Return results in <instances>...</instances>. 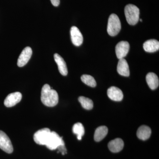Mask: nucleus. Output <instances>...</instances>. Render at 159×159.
Returning a JSON list of instances; mask_svg holds the SVG:
<instances>
[{
  "label": "nucleus",
  "instance_id": "9",
  "mask_svg": "<svg viewBox=\"0 0 159 159\" xmlns=\"http://www.w3.org/2000/svg\"><path fill=\"white\" fill-rule=\"evenodd\" d=\"M32 49L30 47L25 48L20 54L17 61V65L19 67H23L27 64L32 55Z\"/></svg>",
  "mask_w": 159,
  "mask_h": 159
},
{
  "label": "nucleus",
  "instance_id": "14",
  "mask_svg": "<svg viewBox=\"0 0 159 159\" xmlns=\"http://www.w3.org/2000/svg\"><path fill=\"white\" fill-rule=\"evenodd\" d=\"M123 140L119 138H117L110 141L108 144L109 149L113 152H118L121 151L124 147Z\"/></svg>",
  "mask_w": 159,
  "mask_h": 159
},
{
  "label": "nucleus",
  "instance_id": "4",
  "mask_svg": "<svg viewBox=\"0 0 159 159\" xmlns=\"http://www.w3.org/2000/svg\"><path fill=\"white\" fill-rule=\"evenodd\" d=\"M65 145L62 138L55 132H51L47 139L45 145L51 150L57 149L61 145Z\"/></svg>",
  "mask_w": 159,
  "mask_h": 159
},
{
  "label": "nucleus",
  "instance_id": "16",
  "mask_svg": "<svg viewBox=\"0 0 159 159\" xmlns=\"http://www.w3.org/2000/svg\"><path fill=\"white\" fill-rule=\"evenodd\" d=\"M151 134V129L147 125H143L140 126L137 132V137L141 140L145 141L149 139Z\"/></svg>",
  "mask_w": 159,
  "mask_h": 159
},
{
  "label": "nucleus",
  "instance_id": "1",
  "mask_svg": "<svg viewBox=\"0 0 159 159\" xmlns=\"http://www.w3.org/2000/svg\"><path fill=\"white\" fill-rule=\"evenodd\" d=\"M41 100L44 105L53 107L58 103V94L56 91L51 89L49 84H45L42 89Z\"/></svg>",
  "mask_w": 159,
  "mask_h": 159
},
{
  "label": "nucleus",
  "instance_id": "7",
  "mask_svg": "<svg viewBox=\"0 0 159 159\" xmlns=\"http://www.w3.org/2000/svg\"><path fill=\"white\" fill-rule=\"evenodd\" d=\"M22 95L20 92H15L8 95L4 101V104L6 107L14 106L21 101Z\"/></svg>",
  "mask_w": 159,
  "mask_h": 159
},
{
  "label": "nucleus",
  "instance_id": "15",
  "mask_svg": "<svg viewBox=\"0 0 159 159\" xmlns=\"http://www.w3.org/2000/svg\"><path fill=\"white\" fill-rule=\"evenodd\" d=\"M143 48L146 52L153 53L158 51L159 42L156 39H149L146 41L143 44Z\"/></svg>",
  "mask_w": 159,
  "mask_h": 159
},
{
  "label": "nucleus",
  "instance_id": "18",
  "mask_svg": "<svg viewBox=\"0 0 159 159\" xmlns=\"http://www.w3.org/2000/svg\"><path fill=\"white\" fill-rule=\"evenodd\" d=\"M108 133V128L106 126L98 127L94 134V140L97 142H100L104 139Z\"/></svg>",
  "mask_w": 159,
  "mask_h": 159
},
{
  "label": "nucleus",
  "instance_id": "11",
  "mask_svg": "<svg viewBox=\"0 0 159 159\" xmlns=\"http://www.w3.org/2000/svg\"><path fill=\"white\" fill-rule=\"evenodd\" d=\"M107 96L111 100L120 101L123 98V94L120 89L116 87H111L107 90Z\"/></svg>",
  "mask_w": 159,
  "mask_h": 159
},
{
  "label": "nucleus",
  "instance_id": "3",
  "mask_svg": "<svg viewBox=\"0 0 159 159\" xmlns=\"http://www.w3.org/2000/svg\"><path fill=\"white\" fill-rule=\"evenodd\" d=\"M121 29V24L117 15L111 14L108 19L107 33L111 36L116 35Z\"/></svg>",
  "mask_w": 159,
  "mask_h": 159
},
{
  "label": "nucleus",
  "instance_id": "22",
  "mask_svg": "<svg viewBox=\"0 0 159 159\" xmlns=\"http://www.w3.org/2000/svg\"><path fill=\"white\" fill-rule=\"evenodd\" d=\"M52 5L54 6H58L60 4V0H51Z\"/></svg>",
  "mask_w": 159,
  "mask_h": 159
},
{
  "label": "nucleus",
  "instance_id": "8",
  "mask_svg": "<svg viewBox=\"0 0 159 159\" xmlns=\"http://www.w3.org/2000/svg\"><path fill=\"white\" fill-rule=\"evenodd\" d=\"M129 50V44L126 41H121L116 47V54L118 59L124 58L128 54Z\"/></svg>",
  "mask_w": 159,
  "mask_h": 159
},
{
  "label": "nucleus",
  "instance_id": "20",
  "mask_svg": "<svg viewBox=\"0 0 159 159\" xmlns=\"http://www.w3.org/2000/svg\"><path fill=\"white\" fill-rule=\"evenodd\" d=\"M79 102L84 108L91 110L93 107V103L91 99L84 97H80L78 99Z\"/></svg>",
  "mask_w": 159,
  "mask_h": 159
},
{
  "label": "nucleus",
  "instance_id": "23",
  "mask_svg": "<svg viewBox=\"0 0 159 159\" xmlns=\"http://www.w3.org/2000/svg\"><path fill=\"white\" fill-rule=\"evenodd\" d=\"M140 21H141V22H142V19H140Z\"/></svg>",
  "mask_w": 159,
  "mask_h": 159
},
{
  "label": "nucleus",
  "instance_id": "17",
  "mask_svg": "<svg viewBox=\"0 0 159 159\" xmlns=\"http://www.w3.org/2000/svg\"><path fill=\"white\" fill-rule=\"evenodd\" d=\"M146 82L152 90H154L159 86V80L157 76L153 73H149L146 77Z\"/></svg>",
  "mask_w": 159,
  "mask_h": 159
},
{
  "label": "nucleus",
  "instance_id": "19",
  "mask_svg": "<svg viewBox=\"0 0 159 159\" xmlns=\"http://www.w3.org/2000/svg\"><path fill=\"white\" fill-rule=\"evenodd\" d=\"M73 133L77 135L78 140H81L84 134V129L81 123L77 122L75 123L73 127Z\"/></svg>",
  "mask_w": 159,
  "mask_h": 159
},
{
  "label": "nucleus",
  "instance_id": "2",
  "mask_svg": "<svg viewBox=\"0 0 159 159\" xmlns=\"http://www.w3.org/2000/svg\"><path fill=\"white\" fill-rule=\"evenodd\" d=\"M125 15L126 20L129 25H134L139 22L140 10L136 6L129 4L125 6Z\"/></svg>",
  "mask_w": 159,
  "mask_h": 159
},
{
  "label": "nucleus",
  "instance_id": "13",
  "mask_svg": "<svg viewBox=\"0 0 159 159\" xmlns=\"http://www.w3.org/2000/svg\"><path fill=\"white\" fill-rule=\"evenodd\" d=\"M54 58L58 66L60 73L63 76H66L68 74V69L64 60L59 54L57 53L54 54Z\"/></svg>",
  "mask_w": 159,
  "mask_h": 159
},
{
  "label": "nucleus",
  "instance_id": "5",
  "mask_svg": "<svg viewBox=\"0 0 159 159\" xmlns=\"http://www.w3.org/2000/svg\"><path fill=\"white\" fill-rule=\"evenodd\" d=\"M0 148L6 153H11L13 148L9 137L2 131L0 130Z\"/></svg>",
  "mask_w": 159,
  "mask_h": 159
},
{
  "label": "nucleus",
  "instance_id": "6",
  "mask_svg": "<svg viewBox=\"0 0 159 159\" xmlns=\"http://www.w3.org/2000/svg\"><path fill=\"white\" fill-rule=\"evenodd\" d=\"M51 132V130L47 128L38 131L34 134L33 137L34 142L38 145H45L47 139Z\"/></svg>",
  "mask_w": 159,
  "mask_h": 159
},
{
  "label": "nucleus",
  "instance_id": "10",
  "mask_svg": "<svg viewBox=\"0 0 159 159\" xmlns=\"http://www.w3.org/2000/svg\"><path fill=\"white\" fill-rule=\"evenodd\" d=\"M71 40L74 45L80 46L83 42V37L80 31L77 27L73 26L70 30Z\"/></svg>",
  "mask_w": 159,
  "mask_h": 159
},
{
  "label": "nucleus",
  "instance_id": "21",
  "mask_svg": "<svg viewBox=\"0 0 159 159\" xmlns=\"http://www.w3.org/2000/svg\"><path fill=\"white\" fill-rule=\"evenodd\" d=\"M81 80L84 83L91 87H95L97 85V83L95 79L90 75L84 74L81 77Z\"/></svg>",
  "mask_w": 159,
  "mask_h": 159
},
{
  "label": "nucleus",
  "instance_id": "12",
  "mask_svg": "<svg viewBox=\"0 0 159 159\" xmlns=\"http://www.w3.org/2000/svg\"><path fill=\"white\" fill-rule=\"evenodd\" d=\"M117 72L120 75L124 77L129 76L130 73L128 63L124 58L119 59L117 66Z\"/></svg>",
  "mask_w": 159,
  "mask_h": 159
}]
</instances>
